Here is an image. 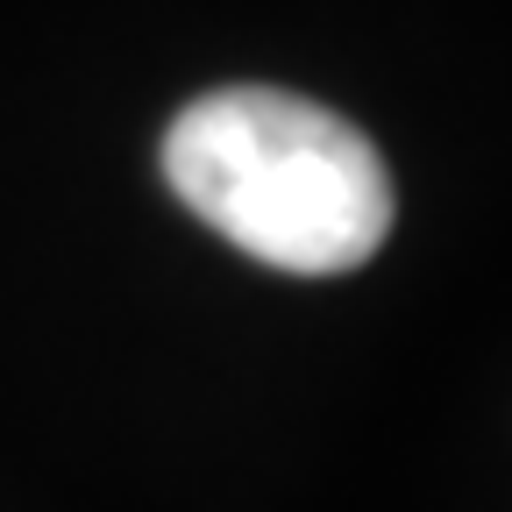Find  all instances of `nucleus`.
Returning <instances> with one entry per match:
<instances>
[{
	"instance_id": "obj_1",
	"label": "nucleus",
	"mask_w": 512,
	"mask_h": 512,
	"mask_svg": "<svg viewBox=\"0 0 512 512\" xmlns=\"http://www.w3.org/2000/svg\"><path fill=\"white\" fill-rule=\"evenodd\" d=\"M157 164L185 214L292 278L370 264L399 207L363 128L285 86H214L185 100Z\"/></svg>"
}]
</instances>
